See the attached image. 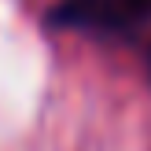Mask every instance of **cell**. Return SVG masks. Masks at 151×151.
<instances>
[{
	"mask_svg": "<svg viewBox=\"0 0 151 151\" xmlns=\"http://www.w3.org/2000/svg\"><path fill=\"white\" fill-rule=\"evenodd\" d=\"M48 22L70 29L129 33V29L151 22V0H59Z\"/></svg>",
	"mask_w": 151,
	"mask_h": 151,
	"instance_id": "cell-1",
	"label": "cell"
},
{
	"mask_svg": "<svg viewBox=\"0 0 151 151\" xmlns=\"http://www.w3.org/2000/svg\"><path fill=\"white\" fill-rule=\"evenodd\" d=\"M147 66H151V52H147Z\"/></svg>",
	"mask_w": 151,
	"mask_h": 151,
	"instance_id": "cell-2",
	"label": "cell"
}]
</instances>
